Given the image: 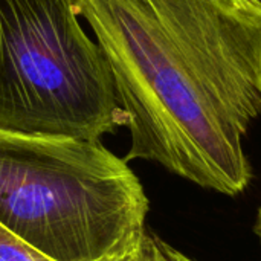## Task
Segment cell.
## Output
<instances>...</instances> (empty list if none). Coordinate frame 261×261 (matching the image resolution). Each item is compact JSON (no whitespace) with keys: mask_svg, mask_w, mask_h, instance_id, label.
Returning <instances> with one entry per match:
<instances>
[{"mask_svg":"<svg viewBox=\"0 0 261 261\" xmlns=\"http://www.w3.org/2000/svg\"><path fill=\"white\" fill-rule=\"evenodd\" d=\"M125 115V162L243 193V138L261 115V14L239 0H76Z\"/></svg>","mask_w":261,"mask_h":261,"instance_id":"cell-1","label":"cell"},{"mask_svg":"<svg viewBox=\"0 0 261 261\" xmlns=\"http://www.w3.org/2000/svg\"><path fill=\"white\" fill-rule=\"evenodd\" d=\"M101 141L0 128V225L54 261H101L145 232L148 197Z\"/></svg>","mask_w":261,"mask_h":261,"instance_id":"cell-2","label":"cell"},{"mask_svg":"<svg viewBox=\"0 0 261 261\" xmlns=\"http://www.w3.org/2000/svg\"><path fill=\"white\" fill-rule=\"evenodd\" d=\"M76 0H0V128L101 141L125 125Z\"/></svg>","mask_w":261,"mask_h":261,"instance_id":"cell-3","label":"cell"},{"mask_svg":"<svg viewBox=\"0 0 261 261\" xmlns=\"http://www.w3.org/2000/svg\"><path fill=\"white\" fill-rule=\"evenodd\" d=\"M0 261H54L0 225Z\"/></svg>","mask_w":261,"mask_h":261,"instance_id":"cell-4","label":"cell"},{"mask_svg":"<svg viewBox=\"0 0 261 261\" xmlns=\"http://www.w3.org/2000/svg\"><path fill=\"white\" fill-rule=\"evenodd\" d=\"M101 261H159V252L156 245V236L145 232L130 248L106 257Z\"/></svg>","mask_w":261,"mask_h":261,"instance_id":"cell-5","label":"cell"},{"mask_svg":"<svg viewBox=\"0 0 261 261\" xmlns=\"http://www.w3.org/2000/svg\"><path fill=\"white\" fill-rule=\"evenodd\" d=\"M156 245H158V252H159V261H196L185 255L184 252L177 251L162 239L156 236Z\"/></svg>","mask_w":261,"mask_h":261,"instance_id":"cell-6","label":"cell"},{"mask_svg":"<svg viewBox=\"0 0 261 261\" xmlns=\"http://www.w3.org/2000/svg\"><path fill=\"white\" fill-rule=\"evenodd\" d=\"M239 2H242V3H245V5H248L249 8L255 9L257 12H260L261 14V0H239Z\"/></svg>","mask_w":261,"mask_h":261,"instance_id":"cell-7","label":"cell"},{"mask_svg":"<svg viewBox=\"0 0 261 261\" xmlns=\"http://www.w3.org/2000/svg\"><path fill=\"white\" fill-rule=\"evenodd\" d=\"M254 232H255V236L258 237V240H260V243H261V208L258 210V214H257V220H255Z\"/></svg>","mask_w":261,"mask_h":261,"instance_id":"cell-8","label":"cell"}]
</instances>
